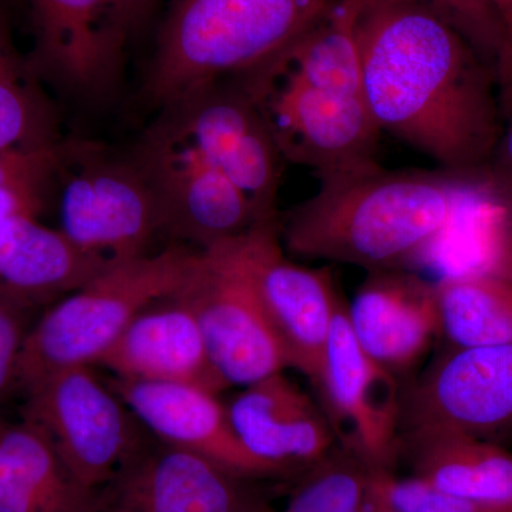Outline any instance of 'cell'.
<instances>
[{
  "label": "cell",
  "instance_id": "1",
  "mask_svg": "<svg viewBox=\"0 0 512 512\" xmlns=\"http://www.w3.org/2000/svg\"><path fill=\"white\" fill-rule=\"evenodd\" d=\"M362 94L377 127L457 174H481L501 138L497 74L414 0H363Z\"/></svg>",
  "mask_w": 512,
  "mask_h": 512
},
{
  "label": "cell",
  "instance_id": "2",
  "mask_svg": "<svg viewBox=\"0 0 512 512\" xmlns=\"http://www.w3.org/2000/svg\"><path fill=\"white\" fill-rule=\"evenodd\" d=\"M481 174L387 171L379 163L318 175L312 197L281 222L279 239L292 255L402 269L437 247Z\"/></svg>",
  "mask_w": 512,
  "mask_h": 512
},
{
  "label": "cell",
  "instance_id": "3",
  "mask_svg": "<svg viewBox=\"0 0 512 512\" xmlns=\"http://www.w3.org/2000/svg\"><path fill=\"white\" fill-rule=\"evenodd\" d=\"M340 0H171L146 77L147 101L170 107L201 87L282 55Z\"/></svg>",
  "mask_w": 512,
  "mask_h": 512
},
{
  "label": "cell",
  "instance_id": "4",
  "mask_svg": "<svg viewBox=\"0 0 512 512\" xmlns=\"http://www.w3.org/2000/svg\"><path fill=\"white\" fill-rule=\"evenodd\" d=\"M197 254L170 244L111 265L43 312L20 353L19 399L57 372L96 365L138 313L184 285Z\"/></svg>",
  "mask_w": 512,
  "mask_h": 512
},
{
  "label": "cell",
  "instance_id": "5",
  "mask_svg": "<svg viewBox=\"0 0 512 512\" xmlns=\"http://www.w3.org/2000/svg\"><path fill=\"white\" fill-rule=\"evenodd\" d=\"M60 228L64 237L104 264L150 254L163 235L153 187L134 157L111 156L101 147H60Z\"/></svg>",
  "mask_w": 512,
  "mask_h": 512
},
{
  "label": "cell",
  "instance_id": "6",
  "mask_svg": "<svg viewBox=\"0 0 512 512\" xmlns=\"http://www.w3.org/2000/svg\"><path fill=\"white\" fill-rule=\"evenodd\" d=\"M19 416L42 431L77 480L99 491L151 434L93 366L47 377L22 397Z\"/></svg>",
  "mask_w": 512,
  "mask_h": 512
},
{
  "label": "cell",
  "instance_id": "7",
  "mask_svg": "<svg viewBox=\"0 0 512 512\" xmlns=\"http://www.w3.org/2000/svg\"><path fill=\"white\" fill-rule=\"evenodd\" d=\"M234 77L258 104L285 161L316 175L377 163L382 131L362 94L325 92L264 69Z\"/></svg>",
  "mask_w": 512,
  "mask_h": 512
},
{
  "label": "cell",
  "instance_id": "8",
  "mask_svg": "<svg viewBox=\"0 0 512 512\" xmlns=\"http://www.w3.org/2000/svg\"><path fill=\"white\" fill-rule=\"evenodd\" d=\"M248 234L198 251L178 289L228 386H249L288 367L252 284Z\"/></svg>",
  "mask_w": 512,
  "mask_h": 512
},
{
  "label": "cell",
  "instance_id": "9",
  "mask_svg": "<svg viewBox=\"0 0 512 512\" xmlns=\"http://www.w3.org/2000/svg\"><path fill=\"white\" fill-rule=\"evenodd\" d=\"M133 157L156 194L170 244L205 251L271 222L259 220L247 195L163 117Z\"/></svg>",
  "mask_w": 512,
  "mask_h": 512
},
{
  "label": "cell",
  "instance_id": "10",
  "mask_svg": "<svg viewBox=\"0 0 512 512\" xmlns=\"http://www.w3.org/2000/svg\"><path fill=\"white\" fill-rule=\"evenodd\" d=\"M440 433L493 443L512 436V343L451 348L402 387L400 443Z\"/></svg>",
  "mask_w": 512,
  "mask_h": 512
},
{
  "label": "cell",
  "instance_id": "11",
  "mask_svg": "<svg viewBox=\"0 0 512 512\" xmlns=\"http://www.w3.org/2000/svg\"><path fill=\"white\" fill-rule=\"evenodd\" d=\"M161 117L247 195L261 221L278 220L282 158L241 82L221 79L163 109Z\"/></svg>",
  "mask_w": 512,
  "mask_h": 512
},
{
  "label": "cell",
  "instance_id": "12",
  "mask_svg": "<svg viewBox=\"0 0 512 512\" xmlns=\"http://www.w3.org/2000/svg\"><path fill=\"white\" fill-rule=\"evenodd\" d=\"M333 436L367 470L386 468L400 448L402 387L396 375L360 348L340 301L322 376L316 386Z\"/></svg>",
  "mask_w": 512,
  "mask_h": 512
},
{
  "label": "cell",
  "instance_id": "13",
  "mask_svg": "<svg viewBox=\"0 0 512 512\" xmlns=\"http://www.w3.org/2000/svg\"><path fill=\"white\" fill-rule=\"evenodd\" d=\"M248 264L256 296L288 367L318 386L333 318L342 301L332 274L326 268L288 261L278 220L249 232Z\"/></svg>",
  "mask_w": 512,
  "mask_h": 512
},
{
  "label": "cell",
  "instance_id": "14",
  "mask_svg": "<svg viewBox=\"0 0 512 512\" xmlns=\"http://www.w3.org/2000/svg\"><path fill=\"white\" fill-rule=\"evenodd\" d=\"M36 45L30 69L87 100L120 82L128 40L116 0H30Z\"/></svg>",
  "mask_w": 512,
  "mask_h": 512
},
{
  "label": "cell",
  "instance_id": "15",
  "mask_svg": "<svg viewBox=\"0 0 512 512\" xmlns=\"http://www.w3.org/2000/svg\"><path fill=\"white\" fill-rule=\"evenodd\" d=\"M245 481L151 436L100 488L97 512H255Z\"/></svg>",
  "mask_w": 512,
  "mask_h": 512
},
{
  "label": "cell",
  "instance_id": "16",
  "mask_svg": "<svg viewBox=\"0 0 512 512\" xmlns=\"http://www.w3.org/2000/svg\"><path fill=\"white\" fill-rule=\"evenodd\" d=\"M107 384L144 429L168 446L208 458L247 480L282 474L242 446L229 420L227 406L218 400V394L190 384L119 377H113Z\"/></svg>",
  "mask_w": 512,
  "mask_h": 512
},
{
  "label": "cell",
  "instance_id": "17",
  "mask_svg": "<svg viewBox=\"0 0 512 512\" xmlns=\"http://www.w3.org/2000/svg\"><path fill=\"white\" fill-rule=\"evenodd\" d=\"M96 365L119 379L190 384L214 394L229 387L178 291L138 313Z\"/></svg>",
  "mask_w": 512,
  "mask_h": 512
},
{
  "label": "cell",
  "instance_id": "18",
  "mask_svg": "<svg viewBox=\"0 0 512 512\" xmlns=\"http://www.w3.org/2000/svg\"><path fill=\"white\" fill-rule=\"evenodd\" d=\"M348 320L360 348L397 376L441 333L436 284L402 269L372 272L348 306Z\"/></svg>",
  "mask_w": 512,
  "mask_h": 512
},
{
  "label": "cell",
  "instance_id": "19",
  "mask_svg": "<svg viewBox=\"0 0 512 512\" xmlns=\"http://www.w3.org/2000/svg\"><path fill=\"white\" fill-rule=\"evenodd\" d=\"M227 410L242 446L282 474L325 460L335 441L325 413L284 372L245 386Z\"/></svg>",
  "mask_w": 512,
  "mask_h": 512
},
{
  "label": "cell",
  "instance_id": "20",
  "mask_svg": "<svg viewBox=\"0 0 512 512\" xmlns=\"http://www.w3.org/2000/svg\"><path fill=\"white\" fill-rule=\"evenodd\" d=\"M109 266L36 217L15 215L0 222V296L43 306Z\"/></svg>",
  "mask_w": 512,
  "mask_h": 512
},
{
  "label": "cell",
  "instance_id": "21",
  "mask_svg": "<svg viewBox=\"0 0 512 512\" xmlns=\"http://www.w3.org/2000/svg\"><path fill=\"white\" fill-rule=\"evenodd\" d=\"M99 491L70 473L30 421L0 416V512H97Z\"/></svg>",
  "mask_w": 512,
  "mask_h": 512
},
{
  "label": "cell",
  "instance_id": "22",
  "mask_svg": "<svg viewBox=\"0 0 512 512\" xmlns=\"http://www.w3.org/2000/svg\"><path fill=\"white\" fill-rule=\"evenodd\" d=\"M416 477L476 503L512 505V453L466 434L440 433L402 440Z\"/></svg>",
  "mask_w": 512,
  "mask_h": 512
},
{
  "label": "cell",
  "instance_id": "23",
  "mask_svg": "<svg viewBox=\"0 0 512 512\" xmlns=\"http://www.w3.org/2000/svg\"><path fill=\"white\" fill-rule=\"evenodd\" d=\"M362 2L340 0L298 43L256 69L289 74L325 92L362 94V57L357 39Z\"/></svg>",
  "mask_w": 512,
  "mask_h": 512
},
{
  "label": "cell",
  "instance_id": "24",
  "mask_svg": "<svg viewBox=\"0 0 512 512\" xmlns=\"http://www.w3.org/2000/svg\"><path fill=\"white\" fill-rule=\"evenodd\" d=\"M441 333L451 348L512 343V285L495 274L447 276L436 284Z\"/></svg>",
  "mask_w": 512,
  "mask_h": 512
},
{
  "label": "cell",
  "instance_id": "25",
  "mask_svg": "<svg viewBox=\"0 0 512 512\" xmlns=\"http://www.w3.org/2000/svg\"><path fill=\"white\" fill-rule=\"evenodd\" d=\"M37 77L19 56L5 12L0 8V148H56L57 124Z\"/></svg>",
  "mask_w": 512,
  "mask_h": 512
},
{
  "label": "cell",
  "instance_id": "26",
  "mask_svg": "<svg viewBox=\"0 0 512 512\" xmlns=\"http://www.w3.org/2000/svg\"><path fill=\"white\" fill-rule=\"evenodd\" d=\"M355 461L320 468L295 491L282 512H362L367 468L360 470Z\"/></svg>",
  "mask_w": 512,
  "mask_h": 512
},
{
  "label": "cell",
  "instance_id": "27",
  "mask_svg": "<svg viewBox=\"0 0 512 512\" xmlns=\"http://www.w3.org/2000/svg\"><path fill=\"white\" fill-rule=\"evenodd\" d=\"M367 488L397 512H512V505L476 503L441 491L419 477H393L386 468L367 470Z\"/></svg>",
  "mask_w": 512,
  "mask_h": 512
},
{
  "label": "cell",
  "instance_id": "28",
  "mask_svg": "<svg viewBox=\"0 0 512 512\" xmlns=\"http://www.w3.org/2000/svg\"><path fill=\"white\" fill-rule=\"evenodd\" d=\"M457 30L497 74L504 32L491 0H414Z\"/></svg>",
  "mask_w": 512,
  "mask_h": 512
},
{
  "label": "cell",
  "instance_id": "29",
  "mask_svg": "<svg viewBox=\"0 0 512 512\" xmlns=\"http://www.w3.org/2000/svg\"><path fill=\"white\" fill-rule=\"evenodd\" d=\"M37 308L33 303L0 296V406L18 397L20 353Z\"/></svg>",
  "mask_w": 512,
  "mask_h": 512
},
{
  "label": "cell",
  "instance_id": "30",
  "mask_svg": "<svg viewBox=\"0 0 512 512\" xmlns=\"http://www.w3.org/2000/svg\"><path fill=\"white\" fill-rule=\"evenodd\" d=\"M60 147L49 150L0 148V188L33 192L45 197L56 177Z\"/></svg>",
  "mask_w": 512,
  "mask_h": 512
},
{
  "label": "cell",
  "instance_id": "31",
  "mask_svg": "<svg viewBox=\"0 0 512 512\" xmlns=\"http://www.w3.org/2000/svg\"><path fill=\"white\" fill-rule=\"evenodd\" d=\"M504 32V46L497 64V90L501 114L512 119V0H491Z\"/></svg>",
  "mask_w": 512,
  "mask_h": 512
},
{
  "label": "cell",
  "instance_id": "32",
  "mask_svg": "<svg viewBox=\"0 0 512 512\" xmlns=\"http://www.w3.org/2000/svg\"><path fill=\"white\" fill-rule=\"evenodd\" d=\"M45 204L43 195L0 188V221L15 215H30L37 218Z\"/></svg>",
  "mask_w": 512,
  "mask_h": 512
},
{
  "label": "cell",
  "instance_id": "33",
  "mask_svg": "<svg viewBox=\"0 0 512 512\" xmlns=\"http://www.w3.org/2000/svg\"><path fill=\"white\" fill-rule=\"evenodd\" d=\"M493 160L495 163L494 177H488V180L493 183L500 194H504V190L512 191V119L510 127L501 134Z\"/></svg>",
  "mask_w": 512,
  "mask_h": 512
},
{
  "label": "cell",
  "instance_id": "34",
  "mask_svg": "<svg viewBox=\"0 0 512 512\" xmlns=\"http://www.w3.org/2000/svg\"><path fill=\"white\" fill-rule=\"evenodd\" d=\"M160 0H116L128 36H133L150 19Z\"/></svg>",
  "mask_w": 512,
  "mask_h": 512
},
{
  "label": "cell",
  "instance_id": "35",
  "mask_svg": "<svg viewBox=\"0 0 512 512\" xmlns=\"http://www.w3.org/2000/svg\"><path fill=\"white\" fill-rule=\"evenodd\" d=\"M362 512H397L393 507H390L386 501L383 500L380 495L373 493L372 490L367 488L366 484V494L365 500H363Z\"/></svg>",
  "mask_w": 512,
  "mask_h": 512
},
{
  "label": "cell",
  "instance_id": "36",
  "mask_svg": "<svg viewBox=\"0 0 512 512\" xmlns=\"http://www.w3.org/2000/svg\"><path fill=\"white\" fill-rule=\"evenodd\" d=\"M494 274L501 276V278H504L505 281L510 282L512 285V239L507 248H505Z\"/></svg>",
  "mask_w": 512,
  "mask_h": 512
},
{
  "label": "cell",
  "instance_id": "37",
  "mask_svg": "<svg viewBox=\"0 0 512 512\" xmlns=\"http://www.w3.org/2000/svg\"><path fill=\"white\" fill-rule=\"evenodd\" d=\"M255 512H278V511L271 510V508L266 507V505H261V507H259L258 510H256Z\"/></svg>",
  "mask_w": 512,
  "mask_h": 512
}]
</instances>
